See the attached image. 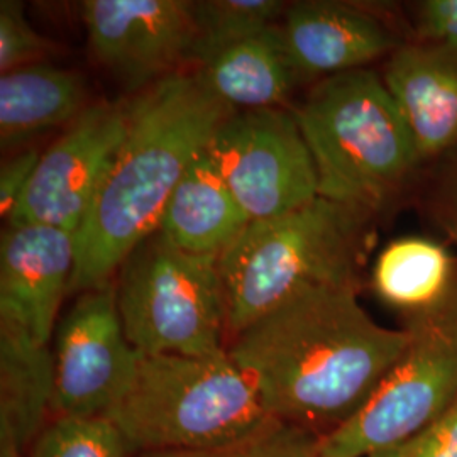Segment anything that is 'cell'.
I'll return each instance as SVG.
<instances>
[{
  "instance_id": "obj_25",
  "label": "cell",
  "mask_w": 457,
  "mask_h": 457,
  "mask_svg": "<svg viewBox=\"0 0 457 457\" xmlns=\"http://www.w3.org/2000/svg\"><path fill=\"white\" fill-rule=\"evenodd\" d=\"M413 41L457 49V0H424L415 5Z\"/></svg>"
},
{
  "instance_id": "obj_21",
  "label": "cell",
  "mask_w": 457,
  "mask_h": 457,
  "mask_svg": "<svg viewBox=\"0 0 457 457\" xmlns=\"http://www.w3.org/2000/svg\"><path fill=\"white\" fill-rule=\"evenodd\" d=\"M131 451L109 417H56L45 425L28 457H126Z\"/></svg>"
},
{
  "instance_id": "obj_5",
  "label": "cell",
  "mask_w": 457,
  "mask_h": 457,
  "mask_svg": "<svg viewBox=\"0 0 457 457\" xmlns=\"http://www.w3.org/2000/svg\"><path fill=\"white\" fill-rule=\"evenodd\" d=\"M131 451H202L245 439L273 417L230 360L141 354L131 388L107 415Z\"/></svg>"
},
{
  "instance_id": "obj_26",
  "label": "cell",
  "mask_w": 457,
  "mask_h": 457,
  "mask_svg": "<svg viewBox=\"0 0 457 457\" xmlns=\"http://www.w3.org/2000/svg\"><path fill=\"white\" fill-rule=\"evenodd\" d=\"M39 160L41 153L36 147L19 151L14 156L4 160L0 166V213L4 219L11 217L28 190Z\"/></svg>"
},
{
  "instance_id": "obj_9",
  "label": "cell",
  "mask_w": 457,
  "mask_h": 457,
  "mask_svg": "<svg viewBox=\"0 0 457 457\" xmlns=\"http://www.w3.org/2000/svg\"><path fill=\"white\" fill-rule=\"evenodd\" d=\"M53 360L56 417H107L131 388L139 353L122 326L114 279L79 294L56 330Z\"/></svg>"
},
{
  "instance_id": "obj_16",
  "label": "cell",
  "mask_w": 457,
  "mask_h": 457,
  "mask_svg": "<svg viewBox=\"0 0 457 457\" xmlns=\"http://www.w3.org/2000/svg\"><path fill=\"white\" fill-rule=\"evenodd\" d=\"M249 222L251 219L204 151L170 196L158 230L183 251L220 256Z\"/></svg>"
},
{
  "instance_id": "obj_15",
  "label": "cell",
  "mask_w": 457,
  "mask_h": 457,
  "mask_svg": "<svg viewBox=\"0 0 457 457\" xmlns=\"http://www.w3.org/2000/svg\"><path fill=\"white\" fill-rule=\"evenodd\" d=\"M54 360L49 344L0 317V457H24L53 410Z\"/></svg>"
},
{
  "instance_id": "obj_22",
  "label": "cell",
  "mask_w": 457,
  "mask_h": 457,
  "mask_svg": "<svg viewBox=\"0 0 457 457\" xmlns=\"http://www.w3.org/2000/svg\"><path fill=\"white\" fill-rule=\"evenodd\" d=\"M324 436L300 425L271 419L245 439L212 449L151 453L145 457H320Z\"/></svg>"
},
{
  "instance_id": "obj_20",
  "label": "cell",
  "mask_w": 457,
  "mask_h": 457,
  "mask_svg": "<svg viewBox=\"0 0 457 457\" xmlns=\"http://www.w3.org/2000/svg\"><path fill=\"white\" fill-rule=\"evenodd\" d=\"M278 0H198L190 2L194 45L190 62L204 65L222 51L262 33L285 12Z\"/></svg>"
},
{
  "instance_id": "obj_24",
  "label": "cell",
  "mask_w": 457,
  "mask_h": 457,
  "mask_svg": "<svg viewBox=\"0 0 457 457\" xmlns=\"http://www.w3.org/2000/svg\"><path fill=\"white\" fill-rule=\"evenodd\" d=\"M425 212L457 251V149L437 160L425 192Z\"/></svg>"
},
{
  "instance_id": "obj_10",
  "label": "cell",
  "mask_w": 457,
  "mask_h": 457,
  "mask_svg": "<svg viewBox=\"0 0 457 457\" xmlns=\"http://www.w3.org/2000/svg\"><path fill=\"white\" fill-rule=\"evenodd\" d=\"M128 120L129 100L92 102L41 154L33 180L7 222L77 234L122 145Z\"/></svg>"
},
{
  "instance_id": "obj_13",
  "label": "cell",
  "mask_w": 457,
  "mask_h": 457,
  "mask_svg": "<svg viewBox=\"0 0 457 457\" xmlns=\"http://www.w3.org/2000/svg\"><path fill=\"white\" fill-rule=\"evenodd\" d=\"M278 26L300 77L361 70L403 45L371 11L343 2H296Z\"/></svg>"
},
{
  "instance_id": "obj_28",
  "label": "cell",
  "mask_w": 457,
  "mask_h": 457,
  "mask_svg": "<svg viewBox=\"0 0 457 457\" xmlns=\"http://www.w3.org/2000/svg\"><path fill=\"white\" fill-rule=\"evenodd\" d=\"M417 447H419V437H415L413 441L390 447V449L379 451V453H375L368 457H413L417 453Z\"/></svg>"
},
{
  "instance_id": "obj_14",
  "label": "cell",
  "mask_w": 457,
  "mask_h": 457,
  "mask_svg": "<svg viewBox=\"0 0 457 457\" xmlns=\"http://www.w3.org/2000/svg\"><path fill=\"white\" fill-rule=\"evenodd\" d=\"M383 80L409 124L422 163L457 149V49L403 43Z\"/></svg>"
},
{
  "instance_id": "obj_18",
  "label": "cell",
  "mask_w": 457,
  "mask_h": 457,
  "mask_svg": "<svg viewBox=\"0 0 457 457\" xmlns=\"http://www.w3.org/2000/svg\"><path fill=\"white\" fill-rule=\"evenodd\" d=\"M196 75L236 111L279 107L300 79L278 24L222 51L198 66Z\"/></svg>"
},
{
  "instance_id": "obj_2",
  "label": "cell",
  "mask_w": 457,
  "mask_h": 457,
  "mask_svg": "<svg viewBox=\"0 0 457 457\" xmlns=\"http://www.w3.org/2000/svg\"><path fill=\"white\" fill-rule=\"evenodd\" d=\"M232 109L179 71L129 100V120L96 202L77 232L68 294L112 281L132 249L156 232L164 207Z\"/></svg>"
},
{
  "instance_id": "obj_12",
  "label": "cell",
  "mask_w": 457,
  "mask_h": 457,
  "mask_svg": "<svg viewBox=\"0 0 457 457\" xmlns=\"http://www.w3.org/2000/svg\"><path fill=\"white\" fill-rule=\"evenodd\" d=\"M77 262V234L7 222L0 239V317L49 344Z\"/></svg>"
},
{
  "instance_id": "obj_1",
  "label": "cell",
  "mask_w": 457,
  "mask_h": 457,
  "mask_svg": "<svg viewBox=\"0 0 457 457\" xmlns=\"http://www.w3.org/2000/svg\"><path fill=\"white\" fill-rule=\"evenodd\" d=\"M360 288L303 285L228 343L270 417L326 437L403 354L409 328L379 326L362 309Z\"/></svg>"
},
{
  "instance_id": "obj_4",
  "label": "cell",
  "mask_w": 457,
  "mask_h": 457,
  "mask_svg": "<svg viewBox=\"0 0 457 457\" xmlns=\"http://www.w3.org/2000/svg\"><path fill=\"white\" fill-rule=\"evenodd\" d=\"M373 222V213L324 196L249 222L219 258L228 345L303 285H361Z\"/></svg>"
},
{
  "instance_id": "obj_3",
  "label": "cell",
  "mask_w": 457,
  "mask_h": 457,
  "mask_svg": "<svg viewBox=\"0 0 457 457\" xmlns=\"http://www.w3.org/2000/svg\"><path fill=\"white\" fill-rule=\"evenodd\" d=\"M292 112L315 164L319 196L376 215L424 164L392 92L370 68L322 79Z\"/></svg>"
},
{
  "instance_id": "obj_11",
  "label": "cell",
  "mask_w": 457,
  "mask_h": 457,
  "mask_svg": "<svg viewBox=\"0 0 457 457\" xmlns=\"http://www.w3.org/2000/svg\"><path fill=\"white\" fill-rule=\"evenodd\" d=\"M80 12L92 54L132 90L141 92L190 62V2L87 0Z\"/></svg>"
},
{
  "instance_id": "obj_6",
  "label": "cell",
  "mask_w": 457,
  "mask_h": 457,
  "mask_svg": "<svg viewBox=\"0 0 457 457\" xmlns=\"http://www.w3.org/2000/svg\"><path fill=\"white\" fill-rule=\"evenodd\" d=\"M215 254H194L160 230L119 266L117 307L141 354L215 356L228 351L224 288Z\"/></svg>"
},
{
  "instance_id": "obj_7",
  "label": "cell",
  "mask_w": 457,
  "mask_h": 457,
  "mask_svg": "<svg viewBox=\"0 0 457 457\" xmlns=\"http://www.w3.org/2000/svg\"><path fill=\"white\" fill-rule=\"evenodd\" d=\"M411 339L368 402L327 434L320 457H368L413 441L457 398V302L407 320Z\"/></svg>"
},
{
  "instance_id": "obj_17",
  "label": "cell",
  "mask_w": 457,
  "mask_h": 457,
  "mask_svg": "<svg viewBox=\"0 0 457 457\" xmlns=\"http://www.w3.org/2000/svg\"><path fill=\"white\" fill-rule=\"evenodd\" d=\"M371 283L407 320L427 317L457 302V254L437 239L402 236L378 254Z\"/></svg>"
},
{
  "instance_id": "obj_19",
  "label": "cell",
  "mask_w": 457,
  "mask_h": 457,
  "mask_svg": "<svg viewBox=\"0 0 457 457\" xmlns=\"http://www.w3.org/2000/svg\"><path fill=\"white\" fill-rule=\"evenodd\" d=\"M82 75L49 63L22 66L0 77L2 147L71 124L90 105Z\"/></svg>"
},
{
  "instance_id": "obj_27",
  "label": "cell",
  "mask_w": 457,
  "mask_h": 457,
  "mask_svg": "<svg viewBox=\"0 0 457 457\" xmlns=\"http://www.w3.org/2000/svg\"><path fill=\"white\" fill-rule=\"evenodd\" d=\"M413 457H457V398L436 424L419 436Z\"/></svg>"
},
{
  "instance_id": "obj_23",
  "label": "cell",
  "mask_w": 457,
  "mask_h": 457,
  "mask_svg": "<svg viewBox=\"0 0 457 457\" xmlns=\"http://www.w3.org/2000/svg\"><path fill=\"white\" fill-rule=\"evenodd\" d=\"M46 37L34 31L24 5L16 0L0 2V71L41 63L53 51Z\"/></svg>"
},
{
  "instance_id": "obj_8",
  "label": "cell",
  "mask_w": 457,
  "mask_h": 457,
  "mask_svg": "<svg viewBox=\"0 0 457 457\" xmlns=\"http://www.w3.org/2000/svg\"><path fill=\"white\" fill-rule=\"evenodd\" d=\"M205 151L251 222L319 196L315 164L292 111H234Z\"/></svg>"
}]
</instances>
